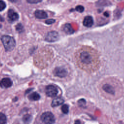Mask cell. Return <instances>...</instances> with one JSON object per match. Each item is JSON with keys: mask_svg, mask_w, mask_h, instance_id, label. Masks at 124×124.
<instances>
[{"mask_svg": "<svg viewBox=\"0 0 124 124\" xmlns=\"http://www.w3.org/2000/svg\"><path fill=\"white\" fill-rule=\"evenodd\" d=\"M75 61L78 66L88 74L97 72L101 66V60L98 52L89 46H84L76 52Z\"/></svg>", "mask_w": 124, "mask_h": 124, "instance_id": "6da1fadb", "label": "cell"}, {"mask_svg": "<svg viewBox=\"0 0 124 124\" xmlns=\"http://www.w3.org/2000/svg\"><path fill=\"white\" fill-rule=\"evenodd\" d=\"M98 90L103 97L109 101L120 99L124 93L122 82L114 77H108L102 80L98 85Z\"/></svg>", "mask_w": 124, "mask_h": 124, "instance_id": "7a4b0ae2", "label": "cell"}, {"mask_svg": "<svg viewBox=\"0 0 124 124\" xmlns=\"http://www.w3.org/2000/svg\"><path fill=\"white\" fill-rule=\"evenodd\" d=\"M1 41L7 51H11L15 48L16 41L13 37L8 35H3L1 37Z\"/></svg>", "mask_w": 124, "mask_h": 124, "instance_id": "3957f363", "label": "cell"}, {"mask_svg": "<svg viewBox=\"0 0 124 124\" xmlns=\"http://www.w3.org/2000/svg\"><path fill=\"white\" fill-rule=\"evenodd\" d=\"M42 121L46 124H53L55 121V119L53 114L49 111L43 113L41 116Z\"/></svg>", "mask_w": 124, "mask_h": 124, "instance_id": "277c9868", "label": "cell"}, {"mask_svg": "<svg viewBox=\"0 0 124 124\" xmlns=\"http://www.w3.org/2000/svg\"><path fill=\"white\" fill-rule=\"evenodd\" d=\"M59 39V33L56 31H51L48 32L45 38V41L48 42H54L58 40Z\"/></svg>", "mask_w": 124, "mask_h": 124, "instance_id": "5b68a950", "label": "cell"}, {"mask_svg": "<svg viewBox=\"0 0 124 124\" xmlns=\"http://www.w3.org/2000/svg\"><path fill=\"white\" fill-rule=\"evenodd\" d=\"M45 92L47 96L52 97L56 96L58 93V90L53 85H49L46 87Z\"/></svg>", "mask_w": 124, "mask_h": 124, "instance_id": "8992f818", "label": "cell"}, {"mask_svg": "<svg viewBox=\"0 0 124 124\" xmlns=\"http://www.w3.org/2000/svg\"><path fill=\"white\" fill-rule=\"evenodd\" d=\"M53 74L55 76L59 78H64L67 75L68 72L65 68L61 67H57L54 69Z\"/></svg>", "mask_w": 124, "mask_h": 124, "instance_id": "52a82bcc", "label": "cell"}, {"mask_svg": "<svg viewBox=\"0 0 124 124\" xmlns=\"http://www.w3.org/2000/svg\"><path fill=\"white\" fill-rule=\"evenodd\" d=\"M7 15L8 19L11 22L16 21L19 17L18 14L15 12L13 9H10L8 10Z\"/></svg>", "mask_w": 124, "mask_h": 124, "instance_id": "ba28073f", "label": "cell"}, {"mask_svg": "<svg viewBox=\"0 0 124 124\" xmlns=\"http://www.w3.org/2000/svg\"><path fill=\"white\" fill-rule=\"evenodd\" d=\"M13 84V82L9 78H3L0 81V86L2 88H7L10 87Z\"/></svg>", "mask_w": 124, "mask_h": 124, "instance_id": "9c48e42d", "label": "cell"}, {"mask_svg": "<svg viewBox=\"0 0 124 124\" xmlns=\"http://www.w3.org/2000/svg\"><path fill=\"white\" fill-rule=\"evenodd\" d=\"M93 24V20L92 16H85L83 21V24L84 26L89 28L91 27Z\"/></svg>", "mask_w": 124, "mask_h": 124, "instance_id": "30bf717a", "label": "cell"}, {"mask_svg": "<svg viewBox=\"0 0 124 124\" xmlns=\"http://www.w3.org/2000/svg\"><path fill=\"white\" fill-rule=\"evenodd\" d=\"M34 15L35 17L38 19H45L47 17L46 13L43 10H36L34 13Z\"/></svg>", "mask_w": 124, "mask_h": 124, "instance_id": "8fae6325", "label": "cell"}, {"mask_svg": "<svg viewBox=\"0 0 124 124\" xmlns=\"http://www.w3.org/2000/svg\"><path fill=\"white\" fill-rule=\"evenodd\" d=\"M63 31L67 34H72L74 32V30L69 23H66L64 25Z\"/></svg>", "mask_w": 124, "mask_h": 124, "instance_id": "7c38bea8", "label": "cell"}, {"mask_svg": "<svg viewBox=\"0 0 124 124\" xmlns=\"http://www.w3.org/2000/svg\"><path fill=\"white\" fill-rule=\"evenodd\" d=\"M64 102V100L61 97H57L54 99L51 102V106L52 107H55L62 104Z\"/></svg>", "mask_w": 124, "mask_h": 124, "instance_id": "4fadbf2b", "label": "cell"}, {"mask_svg": "<svg viewBox=\"0 0 124 124\" xmlns=\"http://www.w3.org/2000/svg\"><path fill=\"white\" fill-rule=\"evenodd\" d=\"M28 98L29 100L31 101H36L38 100L40 98V96L37 93L33 92L29 95Z\"/></svg>", "mask_w": 124, "mask_h": 124, "instance_id": "5bb4252c", "label": "cell"}, {"mask_svg": "<svg viewBox=\"0 0 124 124\" xmlns=\"http://www.w3.org/2000/svg\"><path fill=\"white\" fill-rule=\"evenodd\" d=\"M32 120V116L30 114L25 115L22 118V120L24 124H29Z\"/></svg>", "mask_w": 124, "mask_h": 124, "instance_id": "9a60e30c", "label": "cell"}, {"mask_svg": "<svg viewBox=\"0 0 124 124\" xmlns=\"http://www.w3.org/2000/svg\"><path fill=\"white\" fill-rule=\"evenodd\" d=\"M7 121L6 116L2 113L0 112V124H5Z\"/></svg>", "mask_w": 124, "mask_h": 124, "instance_id": "2e32d148", "label": "cell"}, {"mask_svg": "<svg viewBox=\"0 0 124 124\" xmlns=\"http://www.w3.org/2000/svg\"><path fill=\"white\" fill-rule=\"evenodd\" d=\"M62 112L64 114H67L69 112V107L66 104H64L61 108Z\"/></svg>", "mask_w": 124, "mask_h": 124, "instance_id": "e0dca14e", "label": "cell"}, {"mask_svg": "<svg viewBox=\"0 0 124 124\" xmlns=\"http://www.w3.org/2000/svg\"><path fill=\"white\" fill-rule=\"evenodd\" d=\"M23 29H24L23 26L20 23H18L16 26V31L19 32H21L22 31H23Z\"/></svg>", "mask_w": 124, "mask_h": 124, "instance_id": "ac0fdd59", "label": "cell"}, {"mask_svg": "<svg viewBox=\"0 0 124 124\" xmlns=\"http://www.w3.org/2000/svg\"><path fill=\"white\" fill-rule=\"evenodd\" d=\"M6 5L5 2L2 0H0V11L4 10L6 8Z\"/></svg>", "mask_w": 124, "mask_h": 124, "instance_id": "d6986e66", "label": "cell"}, {"mask_svg": "<svg viewBox=\"0 0 124 124\" xmlns=\"http://www.w3.org/2000/svg\"><path fill=\"white\" fill-rule=\"evenodd\" d=\"M75 10L79 13H82L84 10V8L81 5H78L76 7Z\"/></svg>", "mask_w": 124, "mask_h": 124, "instance_id": "ffe728a7", "label": "cell"}, {"mask_svg": "<svg viewBox=\"0 0 124 124\" xmlns=\"http://www.w3.org/2000/svg\"><path fill=\"white\" fill-rule=\"evenodd\" d=\"M42 0H27L28 2H29L30 3H31V4L37 3L41 2Z\"/></svg>", "mask_w": 124, "mask_h": 124, "instance_id": "44dd1931", "label": "cell"}, {"mask_svg": "<svg viewBox=\"0 0 124 124\" xmlns=\"http://www.w3.org/2000/svg\"><path fill=\"white\" fill-rule=\"evenodd\" d=\"M55 22V20L54 19H49L45 21V23L46 24H48V25L54 23Z\"/></svg>", "mask_w": 124, "mask_h": 124, "instance_id": "7402d4cb", "label": "cell"}, {"mask_svg": "<svg viewBox=\"0 0 124 124\" xmlns=\"http://www.w3.org/2000/svg\"><path fill=\"white\" fill-rule=\"evenodd\" d=\"M75 124H80V122L79 120H76L75 122Z\"/></svg>", "mask_w": 124, "mask_h": 124, "instance_id": "603a6c76", "label": "cell"}, {"mask_svg": "<svg viewBox=\"0 0 124 124\" xmlns=\"http://www.w3.org/2000/svg\"><path fill=\"white\" fill-rule=\"evenodd\" d=\"M9 0L10 1H11L12 2H16L17 0Z\"/></svg>", "mask_w": 124, "mask_h": 124, "instance_id": "cb8c5ba5", "label": "cell"}, {"mask_svg": "<svg viewBox=\"0 0 124 124\" xmlns=\"http://www.w3.org/2000/svg\"></svg>", "mask_w": 124, "mask_h": 124, "instance_id": "d4e9b609", "label": "cell"}]
</instances>
